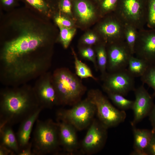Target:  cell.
Listing matches in <instances>:
<instances>
[{
  "label": "cell",
  "mask_w": 155,
  "mask_h": 155,
  "mask_svg": "<svg viewBox=\"0 0 155 155\" xmlns=\"http://www.w3.org/2000/svg\"><path fill=\"white\" fill-rule=\"evenodd\" d=\"M134 54L149 65H155V28L138 30Z\"/></svg>",
  "instance_id": "cell-13"
},
{
  "label": "cell",
  "mask_w": 155,
  "mask_h": 155,
  "mask_svg": "<svg viewBox=\"0 0 155 155\" xmlns=\"http://www.w3.org/2000/svg\"><path fill=\"white\" fill-rule=\"evenodd\" d=\"M60 31V41L63 47L67 48L69 46L76 32L73 27H67L58 25Z\"/></svg>",
  "instance_id": "cell-25"
},
{
  "label": "cell",
  "mask_w": 155,
  "mask_h": 155,
  "mask_svg": "<svg viewBox=\"0 0 155 155\" xmlns=\"http://www.w3.org/2000/svg\"><path fill=\"white\" fill-rule=\"evenodd\" d=\"M20 24L19 35L5 43L1 54H11L30 47H38L48 43L44 33L33 24L24 22Z\"/></svg>",
  "instance_id": "cell-4"
},
{
  "label": "cell",
  "mask_w": 155,
  "mask_h": 155,
  "mask_svg": "<svg viewBox=\"0 0 155 155\" xmlns=\"http://www.w3.org/2000/svg\"><path fill=\"white\" fill-rule=\"evenodd\" d=\"M96 114L95 104L87 97L69 109H61L56 113L57 120L69 123L77 130H83L89 126Z\"/></svg>",
  "instance_id": "cell-5"
},
{
  "label": "cell",
  "mask_w": 155,
  "mask_h": 155,
  "mask_svg": "<svg viewBox=\"0 0 155 155\" xmlns=\"http://www.w3.org/2000/svg\"><path fill=\"white\" fill-rule=\"evenodd\" d=\"M138 30L133 26L126 24L125 29V40L134 55V48Z\"/></svg>",
  "instance_id": "cell-24"
},
{
  "label": "cell",
  "mask_w": 155,
  "mask_h": 155,
  "mask_svg": "<svg viewBox=\"0 0 155 155\" xmlns=\"http://www.w3.org/2000/svg\"><path fill=\"white\" fill-rule=\"evenodd\" d=\"M82 41L83 44L88 45H91L98 43L99 44L105 42L100 35L98 36L92 32L86 34Z\"/></svg>",
  "instance_id": "cell-30"
},
{
  "label": "cell",
  "mask_w": 155,
  "mask_h": 155,
  "mask_svg": "<svg viewBox=\"0 0 155 155\" xmlns=\"http://www.w3.org/2000/svg\"><path fill=\"white\" fill-rule=\"evenodd\" d=\"M14 155L10 150L5 147L0 145V155Z\"/></svg>",
  "instance_id": "cell-37"
},
{
  "label": "cell",
  "mask_w": 155,
  "mask_h": 155,
  "mask_svg": "<svg viewBox=\"0 0 155 155\" xmlns=\"http://www.w3.org/2000/svg\"><path fill=\"white\" fill-rule=\"evenodd\" d=\"M114 12L125 24L138 30L146 24L145 0H118Z\"/></svg>",
  "instance_id": "cell-7"
},
{
  "label": "cell",
  "mask_w": 155,
  "mask_h": 155,
  "mask_svg": "<svg viewBox=\"0 0 155 155\" xmlns=\"http://www.w3.org/2000/svg\"><path fill=\"white\" fill-rule=\"evenodd\" d=\"M106 46L108 72L127 69L130 58L134 55L125 41L107 44Z\"/></svg>",
  "instance_id": "cell-10"
},
{
  "label": "cell",
  "mask_w": 155,
  "mask_h": 155,
  "mask_svg": "<svg viewBox=\"0 0 155 155\" xmlns=\"http://www.w3.org/2000/svg\"><path fill=\"white\" fill-rule=\"evenodd\" d=\"M53 85L59 105L73 106L81 100L86 88L68 68L56 69L52 74Z\"/></svg>",
  "instance_id": "cell-2"
},
{
  "label": "cell",
  "mask_w": 155,
  "mask_h": 155,
  "mask_svg": "<svg viewBox=\"0 0 155 155\" xmlns=\"http://www.w3.org/2000/svg\"><path fill=\"white\" fill-rule=\"evenodd\" d=\"M133 136V150L132 155H146V151L150 141L152 130L140 129L132 126Z\"/></svg>",
  "instance_id": "cell-17"
},
{
  "label": "cell",
  "mask_w": 155,
  "mask_h": 155,
  "mask_svg": "<svg viewBox=\"0 0 155 155\" xmlns=\"http://www.w3.org/2000/svg\"><path fill=\"white\" fill-rule=\"evenodd\" d=\"M106 46L105 42L98 44L95 50L98 69L101 73L102 79L107 73V57Z\"/></svg>",
  "instance_id": "cell-21"
},
{
  "label": "cell",
  "mask_w": 155,
  "mask_h": 155,
  "mask_svg": "<svg viewBox=\"0 0 155 155\" xmlns=\"http://www.w3.org/2000/svg\"><path fill=\"white\" fill-rule=\"evenodd\" d=\"M148 116L152 127V130L155 131V105L154 104Z\"/></svg>",
  "instance_id": "cell-36"
},
{
  "label": "cell",
  "mask_w": 155,
  "mask_h": 155,
  "mask_svg": "<svg viewBox=\"0 0 155 155\" xmlns=\"http://www.w3.org/2000/svg\"><path fill=\"white\" fill-rule=\"evenodd\" d=\"M143 84L152 89L155 94V65H150L144 74L141 77Z\"/></svg>",
  "instance_id": "cell-26"
},
{
  "label": "cell",
  "mask_w": 155,
  "mask_h": 155,
  "mask_svg": "<svg viewBox=\"0 0 155 155\" xmlns=\"http://www.w3.org/2000/svg\"><path fill=\"white\" fill-rule=\"evenodd\" d=\"M135 99L132 108L133 118L131 122L132 126H135L146 116H148L154 104L153 98L143 84L135 88Z\"/></svg>",
  "instance_id": "cell-14"
},
{
  "label": "cell",
  "mask_w": 155,
  "mask_h": 155,
  "mask_svg": "<svg viewBox=\"0 0 155 155\" xmlns=\"http://www.w3.org/2000/svg\"><path fill=\"white\" fill-rule=\"evenodd\" d=\"M134 78L129 73L127 69L107 72L102 79L103 81L102 88L106 93L118 94L124 96L135 90Z\"/></svg>",
  "instance_id": "cell-9"
},
{
  "label": "cell",
  "mask_w": 155,
  "mask_h": 155,
  "mask_svg": "<svg viewBox=\"0 0 155 155\" xmlns=\"http://www.w3.org/2000/svg\"><path fill=\"white\" fill-rule=\"evenodd\" d=\"M3 3L6 6H10L13 4L14 0H2Z\"/></svg>",
  "instance_id": "cell-38"
},
{
  "label": "cell",
  "mask_w": 155,
  "mask_h": 155,
  "mask_svg": "<svg viewBox=\"0 0 155 155\" xmlns=\"http://www.w3.org/2000/svg\"><path fill=\"white\" fill-rule=\"evenodd\" d=\"M118 0H99L100 13L103 16L113 12L116 7Z\"/></svg>",
  "instance_id": "cell-28"
},
{
  "label": "cell",
  "mask_w": 155,
  "mask_h": 155,
  "mask_svg": "<svg viewBox=\"0 0 155 155\" xmlns=\"http://www.w3.org/2000/svg\"><path fill=\"white\" fill-rule=\"evenodd\" d=\"M152 130V135L146 151V155H155V131Z\"/></svg>",
  "instance_id": "cell-33"
},
{
  "label": "cell",
  "mask_w": 155,
  "mask_h": 155,
  "mask_svg": "<svg viewBox=\"0 0 155 155\" xmlns=\"http://www.w3.org/2000/svg\"><path fill=\"white\" fill-rule=\"evenodd\" d=\"M106 93L110 99L120 110L125 111L132 109L134 100L128 99L119 94L110 92Z\"/></svg>",
  "instance_id": "cell-23"
},
{
  "label": "cell",
  "mask_w": 155,
  "mask_h": 155,
  "mask_svg": "<svg viewBox=\"0 0 155 155\" xmlns=\"http://www.w3.org/2000/svg\"><path fill=\"white\" fill-rule=\"evenodd\" d=\"M43 109L42 107H40L20 123L16 135L20 150L30 143V134L33 125Z\"/></svg>",
  "instance_id": "cell-16"
},
{
  "label": "cell",
  "mask_w": 155,
  "mask_h": 155,
  "mask_svg": "<svg viewBox=\"0 0 155 155\" xmlns=\"http://www.w3.org/2000/svg\"><path fill=\"white\" fill-rule=\"evenodd\" d=\"M18 155H34L32 151V142H30L26 146L20 150Z\"/></svg>",
  "instance_id": "cell-35"
},
{
  "label": "cell",
  "mask_w": 155,
  "mask_h": 155,
  "mask_svg": "<svg viewBox=\"0 0 155 155\" xmlns=\"http://www.w3.org/2000/svg\"><path fill=\"white\" fill-rule=\"evenodd\" d=\"M80 53L83 58L92 62L96 69H98L96 53L92 48L88 47L82 49Z\"/></svg>",
  "instance_id": "cell-29"
},
{
  "label": "cell",
  "mask_w": 155,
  "mask_h": 155,
  "mask_svg": "<svg viewBox=\"0 0 155 155\" xmlns=\"http://www.w3.org/2000/svg\"><path fill=\"white\" fill-rule=\"evenodd\" d=\"M75 10L78 18L82 23L87 24L95 18V9L86 0H76L74 3Z\"/></svg>",
  "instance_id": "cell-19"
},
{
  "label": "cell",
  "mask_w": 155,
  "mask_h": 155,
  "mask_svg": "<svg viewBox=\"0 0 155 155\" xmlns=\"http://www.w3.org/2000/svg\"><path fill=\"white\" fill-rule=\"evenodd\" d=\"M82 141L80 148L82 154H96L102 149L108 136V128L98 119H94Z\"/></svg>",
  "instance_id": "cell-8"
},
{
  "label": "cell",
  "mask_w": 155,
  "mask_h": 155,
  "mask_svg": "<svg viewBox=\"0 0 155 155\" xmlns=\"http://www.w3.org/2000/svg\"><path fill=\"white\" fill-rule=\"evenodd\" d=\"M95 0L98 1L99 0Z\"/></svg>",
  "instance_id": "cell-39"
},
{
  "label": "cell",
  "mask_w": 155,
  "mask_h": 155,
  "mask_svg": "<svg viewBox=\"0 0 155 155\" xmlns=\"http://www.w3.org/2000/svg\"><path fill=\"white\" fill-rule=\"evenodd\" d=\"M26 0L30 4L40 12H44L47 10V5L44 0Z\"/></svg>",
  "instance_id": "cell-31"
},
{
  "label": "cell",
  "mask_w": 155,
  "mask_h": 155,
  "mask_svg": "<svg viewBox=\"0 0 155 155\" xmlns=\"http://www.w3.org/2000/svg\"><path fill=\"white\" fill-rule=\"evenodd\" d=\"M57 121L59 127L60 145L67 153L70 154L75 153L80 146L76 132V129L67 122Z\"/></svg>",
  "instance_id": "cell-15"
},
{
  "label": "cell",
  "mask_w": 155,
  "mask_h": 155,
  "mask_svg": "<svg viewBox=\"0 0 155 155\" xmlns=\"http://www.w3.org/2000/svg\"><path fill=\"white\" fill-rule=\"evenodd\" d=\"M55 21L57 24L67 27H72L73 24L69 19L64 16L59 15L55 18Z\"/></svg>",
  "instance_id": "cell-32"
},
{
  "label": "cell",
  "mask_w": 155,
  "mask_h": 155,
  "mask_svg": "<svg viewBox=\"0 0 155 155\" xmlns=\"http://www.w3.org/2000/svg\"><path fill=\"white\" fill-rule=\"evenodd\" d=\"M87 97L96 106L98 119L108 129L124 121L126 117L125 111L115 107L100 90H90Z\"/></svg>",
  "instance_id": "cell-6"
},
{
  "label": "cell",
  "mask_w": 155,
  "mask_h": 155,
  "mask_svg": "<svg viewBox=\"0 0 155 155\" xmlns=\"http://www.w3.org/2000/svg\"><path fill=\"white\" fill-rule=\"evenodd\" d=\"M149 65L143 59L133 55L129 60L127 69L134 78L141 77Z\"/></svg>",
  "instance_id": "cell-20"
},
{
  "label": "cell",
  "mask_w": 155,
  "mask_h": 155,
  "mask_svg": "<svg viewBox=\"0 0 155 155\" xmlns=\"http://www.w3.org/2000/svg\"><path fill=\"white\" fill-rule=\"evenodd\" d=\"M61 10L68 15L71 14V4L70 0H61L60 3Z\"/></svg>",
  "instance_id": "cell-34"
},
{
  "label": "cell",
  "mask_w": 155,
  "mask_h": 155,
  "mask_svg": "<svg viewBox=\"0 0 155 155\" xmlns=\"http://www.w3.org/2000/svg\"><path fill=\"white\" fill-rule=\"evenodd\" d=\"M33 88L39 105L43 109H51L59 105L50 72L47 71L37 78Z\"/></svg>",
  "instance_id": "cell-12"
},
{
  "label": "cell",
  "mask_w": 155,
  "mask_h": 155,
  "mask_svg": "<svg viewBox=\"0 0 155 155\" xmlns=\"http://www.w3.org/2000/svg\"><path fill=\"white\" fill-rule=\"evenodd\" d=\"M11 126L5 125L0 127V145L11 150L14 155H18L20 148L16 135Z\"/></svg>",
  "instance_id": "cell-18"
},
{
  "label": "cell",
  "mask_w": 155,
  "mask_h": 155,
  "mask_svg": "<svg viewBox=\"0 0 155 155\" xmlns=\"http://www.w3.org/2000/svg\"><path fill=\"white\" fill-rule=\"evenodd\" d=\"M146 24L150 29L155 28V0H145Z\"/></svg>",
  "instance_id": "cell-27"
},
{
  "label": "cell",
  "mask_w": 155,
  "mask_h": 155,
  "mask_svg": "<svg viewBox=\"0 0 155 155\" xmlns=\"http://www.w3.org/2000/svg\"><path fill=\"white\" fill-rule=\"evenodd\" d=\"M32 142L34 155H44L56 152L60 146L57 122L50 119H37Z\"/></svg>",
  "instance_id": "cell-3"
},
{
  "label": "cell",
  "mask_w": 155,
  "mask_h": 155,
  "mask_svg": "<svg viewBox=\"0 0 155 155\" xmlns=\"http://www.w3.org/2000/svg\"><path fill=\"white\" fill-rule=\"evenodd\" d=\"M105 16L106 17L100 22L98 27L99 34L104 42L107 44L125 41L126 24L114 12Z\"/></svg>",
  "instance_id": "cell-11"
},
{
  "label": "cell",
  "mask_w": 155,
  "mask_h": 155,
  "mask_svg": "<svg viewBox=\"0 0 155 155\" xmlns=\"http://www.w3.org/2000/svg\"><path fill=\"white\" fill-rule=\"evenodd\" d=\"M74 58L75 73L81 79L90 78L95 81L98 79L93 75L89 67L81 61L77 57L75 53L72 50Z\"/></svg>",
  "instance_id": "cell-22"
},
{
  "label": "cell",
  "mask_w": 155,
  "mask_h": 155,
  "mask_svg": "<svg viewBox=\"0 0 155 155\" xmlns=\"http://www.w3.org/2000/svg\"><path fill=\"white\" fill-rule=\"evenodd\" d=\"M40 106L33 87L27 84L2 89L0 127L21 123Z\"/></svg>",
  "instance_id": "cell-1"
}]
</instances>
